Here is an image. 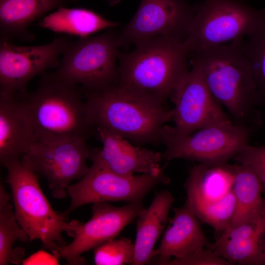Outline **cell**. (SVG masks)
I'll return each mask as SVG.
<instances>
[{"label":"cell","instance_id":"6da1fadb","mask_svg":"<svg viewBox=\"0 0 265 265\" xmlns=\"http://www.w3.org/2000/svg\"><path fill=\"white\" fill-rule=\"evenodd\" d=\"M88 125L117 134L141 146L160 141V132L172 119V109L163 103L117 83L83 90Z\"/></svg>","mask_w":265,"mask_h":265},{"label":"cell","instance_id":"7a4b0ae2","mask_svg":"<svg viewBox=\"0 0 265 265\" xmlns=\"http://www.w3.org/2000/svg\"><path fill=\"white\" fill-rule=\"evenodd\" d=\"M243 40L193 51L189 56L233 122L251 131L259 121L256 106L263 100L243 51Z\"/></svg>","mask_w":265,"mask_h":265},{"label":"cell","instance_id":"3957f363","mask_svg":"<svg viewBox=\"0 0 265 265\" xmlns=\"http://www.w3.org/2000/svg\"><path fill=\"white\" fill-rule=\"evenodd\" d=\"M189 51L184 41L159 37L120 53L117 83L164 103L189 71Z\"/></svg>","mask_w":265,"mask_h":265},{"label":"cell","instance_id":"277c9868","mask_svg":"<svg viewBox=\"0 0 265 265\" xmlns=\"http://www.w3.org/2000/svg\"><path fill=\"white\" fill-rule=\"evenodd\" d=\"M5 182L11 191L17 220L30 240L38 239L57 259L60 248L67 244L62 234L72 238L80 224L77 220L68 221L62 212L55 211L42 191L35 172L20 159L9 161Z\"/></svg>","mask_w":265,"mask_h":265},{"label":"cell","instance_id":"5b68a950","mask_svg":"<svg viewBox=\"0 0 265 265\" xmlns=\"http://www.w3.org/2000/svg\"><path fill=\"white\" fill-rule=\"evenodd\" d=\"M31 120L35 141L77 137L87 139L92 132L87 124L85 102L77 85L44 75L36 89L20 97Z\"/></svg>","mask_w":265,"mask_h":265},{"label":"cell","instance_id":"8992f818","mask_svg":"<svg viewBox=\"0 0 265 265\" xmlns=\"http://www.w3.org/2000/svg\"><path fill=\"white\" fill-rule=\"evenodd\" d=\"M265 14V8L256 9L244 0H204L193 6L185 44L189 53L244 38Z\"/></svg>","mask_w":265,"mask_h":265},{"label":"cell","instance_id":"52a82bcc","mask_svg":"<svg viewBox=\"0 0 265 265\" xmlns=\"http://www.w3.org/2000/svg\"><path fill=\"white\" fill-rule=\"evenodd\" d=\"M115 28L94 36L70 41L54 74L83 90H92L118 80L120 53L119 36Z\"/></svg>","mask_w":265,"mask_h":265},{"label":"cell","instance_id":"ba28073f","mask_svg":"<svg viewBox=\"0 0 265 265\" xmlns=\"http://www.w3.org/2000/svg\"><path fill=\"white\" fill-rule=\"evenodd\" d=\"M90 159L92 164L87 172L67 188L71 202L62 212L66 217L76 209L91 203L111 201L141 203L155 187L170 181L164 172L158 175L141 174L132 176L118 174L104 165L94 149L90 151Z\"/></svg>","mask_w":265,"mask_h":265},{"label":"cell","instance_id":"9c48e42d","mask_svg":"<svg viewBox=\"0 0 265 265\" xmlns=\"http://www.w3.org/2000/svg\"><path fill=\"white\" fill-rule=\"evenodd\" d=\"M251 131L234 123L217 124L201 128L188 135L175 133L164 125L160 142L165 149L162 159H186L200 163L227 162L234 159L246 145Z\"/></svg>","mask_w":265,"mask_h":265},{"label":"cell","instance_id":"30bf717a","mask_svg":"<svg viewBox=\"0 0 265 265\" xmlns=\"http://www.w3.org/2000/svg\"><path fill=\"white\" fill-rule=\"evenodd\" d=\"M86 140L66 137L34 141L20 159L46 179L53 197L63 199L70 183L80 180L89 169L91 150Z\"/></svg>","mask_w":265,"mask_h":265},{"label":"cell","instance_id":"8fae6325","mask_svg":"<svg viewBox=\"0 0 265 265\" xmlns=\"http://www.w3.org/2000/svg\"><path fill=\"white\" fill-rule=\"evenodd\" d=\"M64 36L47 44L21 46L0 40V92L23 96L28 82L47 70L58 67L70 41Z\"/></svg>","mask_w":265,"mask_h":265},{"label":"cell","instance_id":"7c38bea8","mask_svg":"<svg viewBox=\"0 0 265 265\" xmlns=\"http://www.w3.org/2000/svg\"><path fill=\"white\" fill-rule=\"evenodd\" d=\"M193 6L184 0H141L132 19L119 34L120 47L159 37L185 41Z\"/></svg>","mask_w":265,"mask_h":265},{"label":"cell","instance_id":"4fadbf2b","mask_svg":"<svg viewBox=\"0 0 265 265\" xmlns=\"http://www.w3.org/2000/svg\"><path fill=\"white\" fill-rule=\"evenodd\" d=\"M171 97L174 104L172 119L174 125L170 128L177 134L188 135L205 127L233 123L194 66Z\"/></svg>","mask_w":265,"mask_h":265},{"label":"cell","instance_id":"5bb4252c","mask_svg":"<svg viewBox=\"0 0 265 265\" xmlns=\"http://www.w3.org/2000/svg\"><path fill=\"white\" fill-rule=\"evenodd\" d=\"M93 204L91 217L80 223L73 241L59 250L57 259L64 258L70 265L84 264L83 253L115 238L144 208L142 203L121 207L106 202Z\"/></svg>","mask_w":265,"mask_h":265},{"label":"cell","instance_id":"9a60e30c","mask_svg":"<svg viewBox=\"0 0 265 265\" xmlns=\"http://www.w3.org/2000/svg\"><path fill=\"white\" fill-rule=\"evenodd\" d=\"M102 144L94 151L104 165L111 171L126 176L135 173L158 175L162 154L136 145L127 139L105 129L95 130Z\"/></svg>","mask_w":265,"mask_h":265},{"label":"cell","instance_id":"2e32d148","mask_svg":"<svg viewBox=\"0 0 265 265\" xmlns=\"http://www.w3.org/2000/svg\"><path fill=\"white\" fill-rule=\"evenodd\" d=\"M35 141L33 126L21 98L0 92V162L20 159Z\"/></svg>","mask_w":265,"mask_h":265},{"label":"cell","instance_id":"e0dca14e","mask_svg":"<svg viewBox=\"0 0 265 265\" xmlns=\"http://www.w3.org/2000/svg\"><path fill=\"white\" fill-rule=\"evenodd\" d=\"M174 216L164 232L159 247L155 249L154 261L164 265L173 257L182 259L204 249L208 243L199 219L186 202L174 208Z\"/></svg>","mask_w":265,"mask_h":265},{"label":"cell","instance_id":"ac0fdd59","mask_svg":"<svg viewBox=\"0 0 265 265\" xmlns=\"http://www.w3.org/2000/svg\"><path fill=\"white\" fill-rule=\"evenodd\" d=\"M77 0H0V40H32L29 28L45 14Z\"/></svg>","mask_w":265,"mask_h":265},{"label":"cell","instance_id":"d6986e66","mask_svg":"<svg viewBox=\"0 0 265 265\" xmlns=\"http://www.w3.org/2000/svg\"><path fill=\"white\" fill-rule=\"evenodd\" d=\"M236 164L200 163L193 167L185 185L189 205L216 202L233 189Z\"/></svg>","mask_w":265,"mask_h":265},{"label":"cell","instance_id":"ffe728a7","mask_svg":"<svg viewBox=\"0 0 265 265\" xmlns=\"http://www.w3.org/2000/svg\"><path fill=\"white\" fill-rule=\"evenodd\" d=\"M174 201V197L168 190H162L155 195L149 207L144 208L139 213L137 217L132 265H143L151 262L155 245L164 231Z\"/></svg>","mask_w":265,"mask_h":265},{"label":"cell","instance_id":"44dd1931","mask_svg":"<svg viewBox=\"0 0 265 265\" xmlns=\"http://www.w3.org/2000/svg\"><path fill=\"white\" fill-rule=\"evenodd\" d=\"M118 25L119 23L109 21L92 10L66 7L58 8L45 16L38 23L41 28L80 38L90 36L105 29L115 28Z\"/></svg>","mask_w":265,"mask_h":265},{"label":"cell","instance_id":"7402d4cb","mask_svg":"<svg viewBox=\"0 0 265 265\" xmlns=\"http://www.w3.org/2000/svg\"><path fill=\"white\" fill-rule=\"evenodd\" d=\"M233 190L236 206L229 225L260 220L264 200L263 190L259 180L252 170L244 165L236 164Z\"/></svg>","mask_w":265,"mask_h":265},{"label":"cell","instance_id":"603a6c76","mask_svg":"<svg viewBox=\"0 0 265 265\" xmlns=\"http://www.w3.org/2000/svg\"><path fill=\"white\" fill-rule=\"evenodd\" d=\"M11 196L0 185V265H18L25 255V248H14L17 241L26 242L29 237L18 222Z\"/></svg>","mask_w":265,"mask_h":265},{"label":"cell","instance_id":"cb8c5ba5","mask_svg":"<svg viewBox=\"0 0 265 265\" xmlns=\"http://www.w3.org/2000/svg\"><path fill=\"white\" fill-rule=\"evenodd\" d=\"M264 230L244 238L223 240L218 238L209 248L232 265H265Z\"/></svg>","mask_w":265,"mask_h":265},{"label":"cell","instance_id":"d4e9b609","mask_svg":"<svg viewBox=\"0 0 265 265\" xmlns=\"http://www.w3.org/2000/svg\"><path fill=\"white\" fill-rule=\"evenodd\" d=\"M188 206L200 220L209 225L216 232L222 233L230 224L236 203L232 189L216 202Z\"/></svg>","mask_w":265,"mask_h":265},{"label":"cell","instance_id":"484cf974","mask_svg":"<svg viewBox=\"0 0 265 265\" xmlns=\"http://www.w3.org/2000/svg\"><path fill=\"white\" fill-rule=\"evenodd\" d=\"M243 49L260 95L265 100V14L256 29L243 40Z\"/></svg>","mask_w":265,"mask_h":265},{"label":"cell","instance_id":"4316f807","mask_svg":"<svg viewBox=\"0 0 265 265\" xmlns=\"http://www.w3.org/2000/svg\"><path fill=\"white\" fill-rule=\"evenodd\" d=\"M134 254V244L126 238H113L94 249V261L97 265L132 264Z\"/></svg>","mask_w":265,"mask_h":265},{"label":"cell","instance_id":"83f0119b","mask_svg":"<svg viewBox=\"0 0 265 265\" xmlns=\"http://www.w3.org/2000/svg\"><path fill=\"white\" fill-rule=\"evenodd\" d=\"M238 163L250 168L256 174L265 193V146H244L234 159Z\"/></svg>","mask_w":265,"mask_h":265},{"label":"cell","instance_id":"f1b7e54d","mask_svg":"<svg viewBox=\"0 0 265 265\" xmlns=\"http://www.w3.org/2000/svg\"><path fill=\"white\" fill-rule=\"evenodd\" d=\"M164 265H232L228 261L217 255L210 248L203 249L192 255L182 259H173Z\"/></svg>","mask_w":265,"mask_h":265},{"label":"cell","instance_id":"f546056e","mask_svg":"<svg viewBox=\"0 0 265 265\" xmlns=\"http://www.w3.org/2000/svg\"><path fill=\"white\" fill-rule=\"evenodd\" d=\"M261 218L264 225V233L265 236V198H264L262 208L261 211Z\"/></svg>","mask_w":265,"mask_h":265},{"label":"cell","instance_id":"4dcf8cb0","mask_svg":"<svg viewBox=\"0 0 265 265\" xmlns=\"http://www.w3.org/2000/svg\"><path fill=\"white\" fill-rule=\"evenodd\" d=\"M110 6H114L120 1V0H106Z\"/></svg>","mask_w":265,"mask_h":265}]
</instances>
